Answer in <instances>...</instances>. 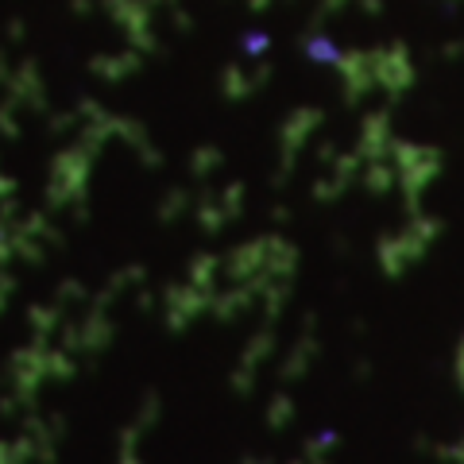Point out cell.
Listing matches in <instances>:
<instances>
[{
    "mask_svg": "<svg viewBox=\"0 0 464 464\" xmlns=\"http://www.w3.org/2000/svg\"><path fill=\"white\" fill-rule=\"evenodd\" d=\"M460 375H464V356H460Z\"/></svg>",
    "mask_w": 464,
    "mask_h": 464,
    "instance_id": "obj_1",
    "label": "cell"
}]
</instances>
